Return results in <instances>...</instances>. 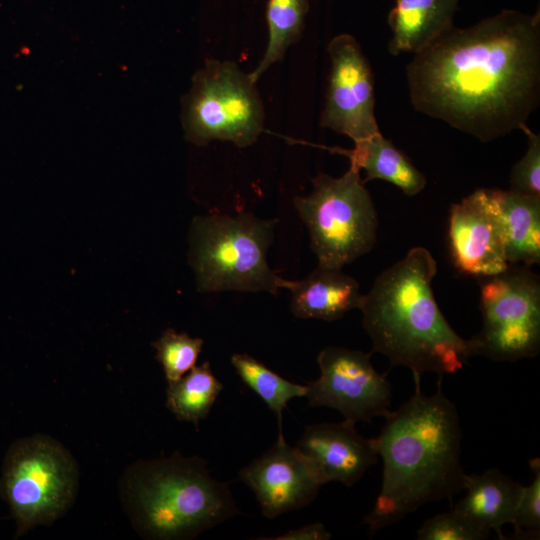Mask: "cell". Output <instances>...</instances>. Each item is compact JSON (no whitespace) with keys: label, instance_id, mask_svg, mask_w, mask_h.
<instances>
[{"label":"cell","instance_id":"15","mask_svg":"<svg viewBox=\"0 0 540 540\" xmlns=\"http://www.w3.org/2000/svg\"><path fill=\"white\" fill-rule=\"evenodd\" d=\"M282 288L291 293V312L302 319L338 320L359 309L363 297L357 280L342 268L320 264L302 280L283 279Z\"/></svg>","mask_w":540,"mask_h":540},{"label":"cell","instance_id":"23","mask_svg":"<svg viewBox=\"0 0 540 540\" xmlns=\"http://www.w3.org/2000/svg\"><path fill=\"white\" fill-rule=\"evenodd\" d=\"M203 343L201 338H193L171 328L152 342L155 358L162 365L168 383L180 379L196 365Z\"/></svg>","mask_w":540,"mask_h":540},{"label":"cell","instance_id":"1","mask_svg":"<svg viewBox=\"0 0 540 540\" xmlns=\"http://www.w3.org/2000/svg\"><path fill=\"white\" fill-rule=\"evenodd\" d=\"M414 109L487 143L527 126L540 101V13L505 9L452 27L406 69Z\"/></svg>","mask_w":540,"mask_h":540},{"label":"cell","instance_id":"25","mask_svg":"<svg viewBox=\"0 0 540 540\" xmlns=\"http://www.w3.org/2000/svg\"><path fill=\"white\" fill-rule=\"evenodd\" d=\"M533 480L523 486L512 520L515 539H539L540 536V460L529 462Z\"/></svg>","mask_w":540,"mask_h":540},{"label":"cell","instance_id":"21","mask_svg":"<svg viewBox=\"0 0 540 540\" xmlns=\"http://www.w3.org/2000/svg\"><path fill=\"white\" fill-rule=\"evenodd\" d=\"M309 11V0H268L266 21L268 42L265 53L256 68L248 73L256 83L276 62L281 61L288 48L302 34Z\"/></svg>","mask_w":540,"mask_h":540},{"label":"cell","instance_id":"11","mask_svg":"<svg viewBox=\"0 0 540 540\" xmlns=\"http://www.w3.org/2000/svg\"><path fill=\"white\" fill-rule=\"evenodd\" d=\"M330 72L319 124L354 143L380 133L375 116L374 78L358 41L339 34L327 47Z\"/></svg>","mask_w":540,"mask_h":540},{"label":"cell","instance_id":"22","mask_svg":"<svg viewBox=\"0 0 540 540\" xmlns=\"http://www.w3.org/2000/svg\"><path fill=\"white\" fill-rule=\"evenodd\" d=\"M231 364L241 380L275 413L279 426L278 434H283V410L292 398L305 397L307 386L284 379L246 353L233 354Z\"/></svg>","mask_w":540,"mask_h":540},{"label":"cell","instance_id":"9","mask_svg":"<svg viewBox=\"0 0 540 540\" xmlns=\"http://www.w3.org/2000/svg\"><path fill=\"white\" fill-rule=\"evenodd\" d=\"M480 332L469 339L473 356L514 362L540 351V280L525 265L483 277Z\"/></svg>","mask_w":540,"mask_h":540},{"label":"cell","instance_id":"17","mask_svg":"<svg viewBox=\"0 0 540 540\" xmlns=\"http://www.w3.org/2000/svg\"><path fill=\"white\" fill-rule=\"evenodd\" d=\"M523 485L496 468L481 474H466L463 490L466 495L453 509L477 526L494 530L502 538L501 528L511 524Z\"/></svg>","mask_w":540,"mask_h":540},{"label":"cell","instance_id":"14","mask_svg":"<svg viewBox=\"0 0 540 540\" xmlns=\"http://www.w3.org/2000/svg\"><path fill=\"white\" fill-rule=\"evenodd\" d=\"M295 448L322 485L351 487L379 458L375 438L363 437L348 420L306 426Z\"/></svg>","mask_w":540,"mask_h":540},{"label":"cell","instance_id":"19","mask_svg":"<svg viewBox=\"0 0 540 540\" xmlns=\"http://www.w3.org/2000/svg\"><path fill=\"white\" fill-rule=\"evenodd\" d=\"M502 212L506 256L509 265H532L540 263V197L497 190Z\"/></svg>","mask_w":540,"mask_h":540},{"label":"cell","instance_id":"8","mask_svg":"<svg viewBox=\"0 0 540 540\" xmlns=\"http://www.w3.org/2000/svg\"><path fill=\"white\" fill-rule=\"evenodd\" d=\"M264 118L256 83L233 61L207 60L183 100L185 138L197 146L212 141L251 146L263 131Z\"/></svg>","mask_w":540,"mask_h":540},{"label":"cell","instance_id":"20","mask_svg":"<svg viewBox=\"0 0 540 540\" xmlns=\"http://www.w3.org/2000/svg\"><path fill=\"white\" fill-rule=\"evenodd\" d=\"M223 384L212 372L210 363L194 366L180 379L168 383L166 406L178 420L198 426L214 405Z\"/></svg>","mask_w":540,"mask_h":540},{"label":"cell","instance_id":"12","mask_svg":"<svg viewBox=\"0 0 540 540\" xmlns=\"http://www.w3.org/2000/svg\"><path fill=\"white\" fill-rule=\"evenodd\" d=\"M449 243L455 266L464 273L483 278L508 268L496 189H477L451 207Z\"/></svg>","mask_w":540,"mask_h":540},{"label":"cell","instance_id":"18","mask_svg":"<svg viewBox=\"0 0 540 540\" xmlns=\"http://www.w3.org/2000/svg\"><path fill=\"white\" fill-rule=\"evenodd\" d=\"M350 160V166L364 170V183L379 179L387 181L408 196H414L426 186V178L410 159L381 132L370 138L354 143L351 150L333 148Z\"/></svg>","mask_w":540,"mask_h":540},{"label":"cell","instance_id":"2","mask_svg":"<svg viewBox=\"0 0 540 540\" xmlns=\"http://www.w3.org/2000/svg\"><path fill=\"white\" fill-rule=\"evenodd\" d=\"M441 379L437 391L425 395L420 378H414V394L391 410L375 437L383 460L382 483L363 519L372 534L425 504L451 499L463 490V433L457 408L444 395Z\"/></svg>","mask_w":540,"mask_h":540},{"label":"cell","instance_id":"16","mask_svg":"<svg viewBox=\"0 0 540 540\" xmlns=\"http://www.w3.org/2000/svg\"><path fill=\"white\" fill-rule=\"evenodd\" d=\"M459 0H395L388 15L390 54L418 53L453 25Z\"/></svg>","mask_w":540,"mask_h":540},{"label":"cell","instance_id":"5","mask_svg":"<svg viewBox=\"0 0 540 540\" xmlns=\"http://www.w3.org/2000/svg\"><path fill=\"white\" fill-rule=\"evenodd\" d=\"M277 222L249 212L195 216L189 229L188 261L197 290L277 295L283 278L267 260Z\"/></svg>","mask_w":540,"mask_h":540},{"label":"cell","instance_id":"26","mask_svg":"<svg viewBox=\"0 0 540 540\" xmlns=\"http://www.w3.org/2000/svg\"><path fill=\"white\" fill-rule=\"evenodd\" d=\"M522 131L527 137V149L523 157L512 167L510 190L540 197V135L528 125Z\"/></svg>","mask_w":540,"mask_h":540},{"label":"cell","instance_id":"27","mask_svg":"<svg viewBox=\"0 0 540 540\" xmlns=\"http://www.w3.org/2000/svg\"><path fill=\"white\" fill-rule=\"evenodd\" d=\"M331 538V533L322 523H312L297 529L289 530L287 533L272 537L264 538L271 540H328Z\"/></svg>","mask_w":540,"mask_h":540},{"label":"cell","instance_id":"3","mask_svg":"<svg viewBox=\"0 0 540 540\" xmlns=\"http://www.w3.org/2000/svg\"><path fill=\"white\" fill-rule=\"evenodd\" d=\"M437 264L424 247H414L384 270L363 295L359 310L373 351L414 378L433 372L454 374L473 356L469 339L448 323L435 300Z\"/></svg>","mask_w":540,"mask_h":540},{"label":"cell","instance_id":"6","mask_svg":"<svg viewBox=\"0 0 540 540\" xmlns=\"http://www.w3.org/2000/svg\"><path fill=\"white\" fill-rule=\"evenodd\" d=\"M78 486L76 460L50 436L17 439L4 456L0 496L15 521L17 537L62 517L74 503Z\"/></svg>","mask_w":540,"mask_h":540},{"label":"cell","instance_id":"24","mask_svg":"<svg viewBox=\"0 0 540 540\" xmlns=\"http://www.w3.org/2000/svg\"><path fill=\"white\" fill-rule=\"evenodd\" d=\"M490 532L477 526L464 515L452 509L437 514L418 529L419 540H484Z\"/></svg>","mask_w":540,"mask_h":540},{"label":"cell","instance_id":"10","mask_svg":"<svg viewBox=\"0 0 540 540\" xmlns=\"http://www.w3.org/2000/svg\"><path fill=\"white\" fill-rule=\"evenodd\" d=\"M371 354L334 346L322 349L317 357L320 376L306 385L308 406L333 408L355 424L387 417L391 384L373 367Z\"/></svg>","mask_w":540,"mask_h":540},{"label":"cell","instance_id":"4","mask_svg":"<svg viewBox=\"0 0 540 540\" xmlns=\"http://www.w3.org/2000/svg\"><path fill=\"white\" fill-rule=\"evenodd\" d=\"M119 494L133 528L147 539H192L239 513L228 485L198 456L138 461L123 473Z\"/></svg>","mask_w":540,"mask_h":540},{"label":"cell","instance_id":"7","mask_svg":"<svg viewBox=\"0 0 540 540\" xmlns=\"http://www.w3.org/2000/svg\"><path fill=\"white\" fill-rule=\"evenodd\" d=\"M312 191L293 205L306 225L318 264L343 268L367 254L377 240L378 218L371 195L353 166L340 177L318 173Z\"/></svg>","mask_w":540,"mask_h":540},{"label":"cell","instance_id":"13","mask_svg":"<svg viewBox=\"0 0 540 540\" xmlns=\"http://www.w3.org/2000/svg\"><path fill=\"white\" fill-rule=\"evenodd\" d=\"M256 495L263 515L273 519L310 504L322 486L318 477L283 434L259 458L239 472Z\"/></svg>","mask_w":540,"mask_h":540}]
</instances>
